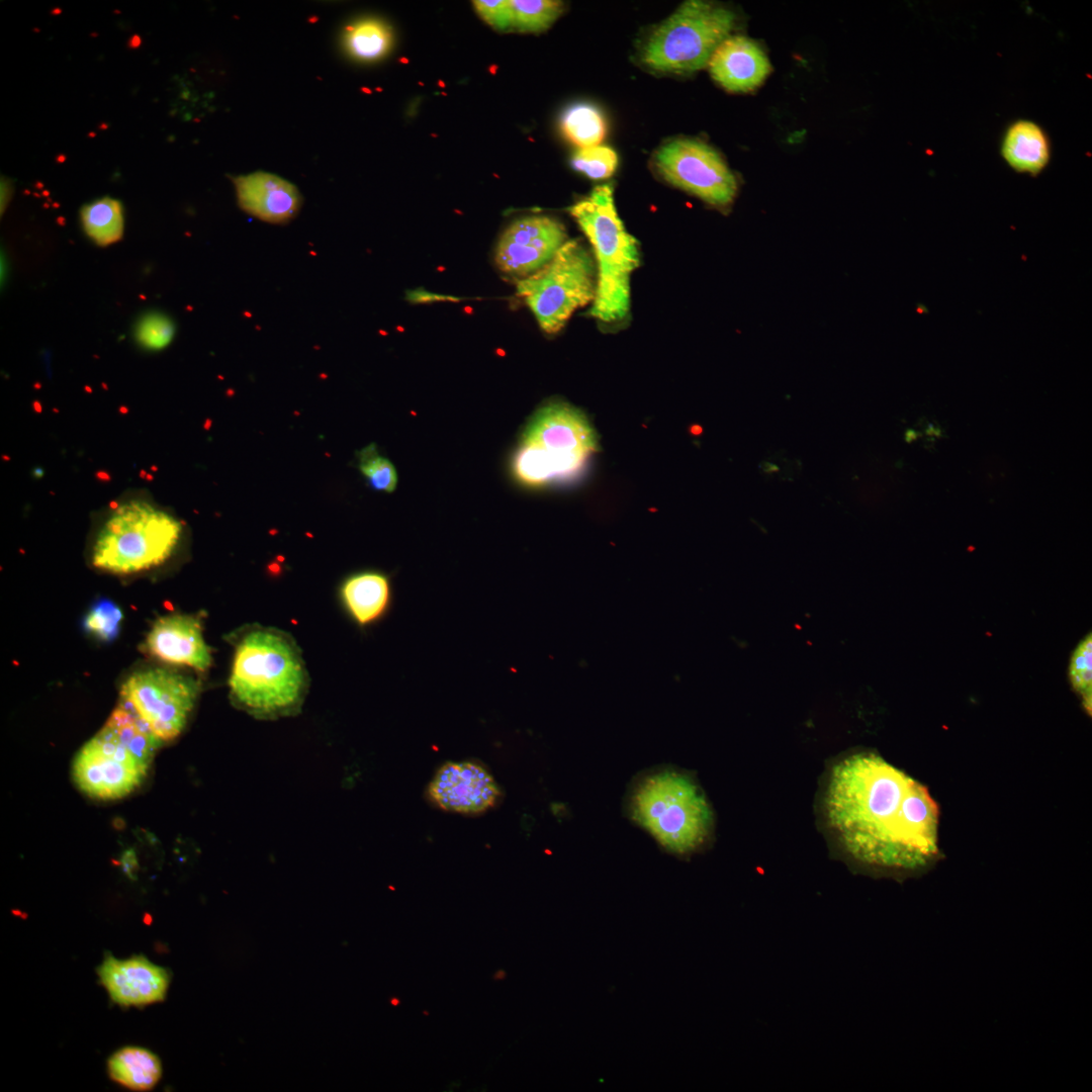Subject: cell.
<instances>
[{
	"label": "cell",
	"instance_id": "5",
	"mask_svg": "<svg viewBox=\"0 0 1092 1092\" xmlns=\"http://www.w3.org/2000/svg\"><path fill=\"white\" fill-rule=\"evenodd\" d=\"M598 451V437L586 416L573 405L552 401L528 423L513 458V471L526 485L567 481L577 476Z\"/></svg>",
	"mask_w": 1092,
	"mask_h": 1092
},
{
	"label": "cell",
	"instance_id": "13",
	"mask_svg": "<svg viewBox=\"0 0 1092 1092\" xmlns=\"http://www.w3.org/2000/svg\"><path fill=\"white\" fill-rule=\"evenodd\" d=\"M97 974L110 999L122 1007H141L164 1000L170 983L166 969L142 956L121 960L108 954Z\"/></svg>",
	"mask_w": 1092,
	"mask_h": 1092
},
{
	"label": "cell",
	"instance_id": "3",
	"mask_svg": "<svg viewBox=\"0 0 1092 1092\" xmlns=\"http://www.w3.org/2000/svg\"><path fill=\"white\" fill-rule=\"evenodd\" d=\"M569 212L588 239L597 261V290L590 315L612 324L630 309V276L639 266L638 243L625 229L614 203L613 186H596Z\"/></svg>",
	"mask_w": 1092,
	"mask_h": 1092
},
{
	"label": "cell",
	"instance_id": "27",
	"mask_svg": "<svg viewBox=\"0 0 1092 1092\" xmlns=\"http://www.w3.org/2000/svg\"><path fill=\"white\" fill-rule=\"evenodd\" d=\"M572 167L595 180L612 176L618 165L616 152L605 146L578 149L571 159Z\"/></svg>",
	"mask_w": 1092,
	"mask_h": 1092
},
{
	"label": "cell",
	"instance_id": "10",
	"mask_svg": "<svg viewBox=\"0 0 1092 1092\" xmlns=\"http://www.w3.org/2000/svg\"><path fill=\"white\" fill-rule=\"evenodd\" d=\"M659 174L670 184L714 206H727L737 192V182L721 156L695 140L677 139L664 144L654 156Z\"/></svg>",
	"mask_w": 1092,
	"mask_h": 1092
},
{
	"label": "cell",
	"instance_id": "9",
	"mask_svg": "<svg viewBox=\"0 0 1092 1092\" xmlns=\"http://www.w3.org/2000/svg\"><path fill=\"white\" fill-rule=\"evenodd\" d=\"M193 678L165 668L134 672L121 687L119 705L136 714L160 740L184 728L198 696Z\"/></svg>",
	"mask_w": 1092,
	"mask_h": 1092
},
{
	"label": "cell",
	"instance_id": "26",
	"mask_svg": "<svg viewBox=\"0 0 1092 1092\" xmlns=\"http://www.w3.org/2000/svg\"><path fill=\"white\" fill-rule=\"evenodd\" d=\"M1069 675L1075 691L1082 696L1089 715L1092 711V637L1088 634L1074 650Z\"/></svg>",
	"mask_w": 1092,
	"mask_h": 1092
},
{
	"label": "cell",
	"instance_id": "32",
	"mask_svg": "<svg viewBox=\"0 0 1092 1092\" xmlns=\"http://www.w3.org/2000/svg\"><path fill=\"white\" fill-rule=\"evenodd\" d=\"M761 467H762L761 469L766 473H772V472H776V471L779 470L778 466H776L775 464H772L770 462H767V461H763L761 463Z\"/></svg>",
	"mask_w": 1092,
	"mask_h": 1092
},
{
	"label": "cell",
	"instance_id": "7",
	"mask_svg": "<svg viewBox=\"0 0 1092 1092\" xmlns=\"http://www.w3.org/2000/svg\"><path fill=\"white\" fill-rule=\"evenodd\" d=\"M734 24V13L723 6L686 1L651 33L642 61L656 71L694 73L708 66Z\"/></svg>",
	"mask_w": 1092,
	"mask_h": 1092
},
{
	"label": "cell",
	"instance_id": "17",
	"mask_svg": "<svg viewBox=\"0 0 1092 1092\" xmlns=\"http://www.w3.org/2000/svg\"><path fill=\"white\" fill-rule=\"evenodd\" d=\"M74 774L84 792L101 799L119 798L130 793L145 775L140 768L116 759L114 753L101 752L90 741L78 754Z\"/></svg>",
	"mask_w": 1092,
	"mask_h": 1092
},
{
	"label": "cell",
	"instance_id": "1",
	"mask_svg": "<svg viewBox=\"0 0 1092 1092\" xmlns=\"http://www.w3.org/2000/svg\"><path fill=\"white\" fill-rule=\"evenodd\" d=\"M825 805L843 847L866 866L916 872L938 855L936 802L877 754L856 753L836 764Z\"/></svg>",
	"mask_w": 1092,
	"mask_h": 1092
},
{
	"label": "cell",
	"instance_id": "25",
	"mask_svg": "<svg viewBox=\"0 0 1092 1092\" xmlns=\"http://www.w3.org/2000/svg\"><path fill=\"white\" fill-rule=\"evenodd\" d=\"M358 466L368 483L378 491L392 492L397 484L393 464L380 455L374 444L363 448L358 454Z\"/></svg>",
	"mask_w": 1092,
	"mask_h": 1092
},
{
	"label": "cell",
	"instance_id": "22",
	"mask_svg": "<svg viewBox=\"0 0 1092 1092\" xmlns=\"http://www.w3.org/2000/svg\"><path fill=\"white\" fill-rule=\"evenodd\" d=\"M560 127L565 138L579 149L600 146L607 131L602 111L588 103L568 107L561 116Z\"/></svg>",
	"mask_w": 1092,
	"mask_h": 1092
},
{
	"label": "cell",
	"instance_id": "18",
	"mask_svg": "<svg viewBox=\"0 0 1092 1092\" xmlns=\"http://www.w3.org/2000/svg\"><path fill=\"white\" fill-rule=\"evenodd\" d=\"M341 594L348 613L361 627L371 625L384 616L391 601L388 577L372 570L349 576Z\"/></svg>",
	"mask_w": 1092,
	"mask_h": 1092
},
{
	"label": "cell",
	"instance_id": "4",
	"mask_svg": "<svg viewBox=\"0 0 1092 1092\" xmlns=\"http://www.w3.org/2000/svg\"><path fill=\"white\" fill-rule=\"evenodd\" d=\"M182 524L153 500H119L103 520L92 546L94 567L113 574L139 573L160 566L175 552Z\"/></svg>",
	"mask_w": 1092,
	"mask_h": 1092
},
{
	"label": "cell",
	"instance_id": "19",
	"mask_svg": "<svg viewBox=\"0 0 1092 1092\" xmlns=\"http://www.w3.org/2000/svg\"><path fill=\"white\" fill-rule=\"evenodd\" d=\"M1050 143L1043 129L1028 119L1010 124L1001 143V155L1018 173L1035 176L1050 161Z\"/></svg>",
	"mask_w": 1092,
	"mask_h": 1092
},
{
	"label": "cell",
	"instance_id": "24",
	"mask_svg": "<svg viewBox=\"0 0 1092 1092\" xmlns=\"http://www.w3.org/2000/svg\"><path fill=\"white\" fill-rule=\"evenodd\" d=\"M510 30L541 31L561 14L563 3L552 0H509Z\"/></svg>",
	"mask_w": 1092,
	"mask_h": 1092
},
{
	"label": "cell",
	"instance_id": "12",
	"mask_svg": "<svg viewBox=\"0 0 1092 1092\" xmlns=\"http://www.w3.org/2000/svg\"><path fill=\"white\" fill-rule=\"evenodd\" d=\"M499 796L493 777L482 765L470 761L443 764L428 787V797L435 805L465 815L488 810Z\"/></svg>",
	"mask_w": 1092,
	"mask_h": 1092
},
{
	"label": "cell",
	"instance_id": "33",
	"mask_svg": "<svg viewBox=\"0 0 1092 1092\" xmlns=\"http://www.w3.org/2000/svg\"><path fill=\"white\" fill-rule=\"evenodd\" d=\"M916 438H917V435H916V433H915V432H914L913 430L909 429V430H907V431H906V433H905V439H906V441H907L908 443H911V442H912V441H914V440H915Z\"/></svg>",
	"mask_w": 1092,
	"mask_h": 1092
},
{
	"label": "cell",
	"instance_id": "11",
	"mask_svg": "<svg viewBox=\"0 0 1092 1092\" xmlns=\"http://www.w3.org/2000/svg\"><path fill=\"white\" fill-rule=\"evenodd\" d=\"M566 239L565 228L557 219L546 215L526 216L503 233L494 261L503 273L525 278L547 264Z\"/></svg>",
	"mask_w": 1092,
	"mask_h": 1092
},
{
	"label": "cell",
	"instance_id": "20",
	"mask_svg": "<svg viewBox=\"0 0 1092 1092\" xmlns=\"http://www.w3.org/2000/svg\"><path fill=\"white\" fill-rule=\"evenodd\" d=\"M107 1067L112 1080L131 1090H150L162 1076L159 1058L139 1046L118 1050L109 1058Z\"/></svg>",
	"mask_w": 1092,
	"mask_h": 1092
},
{
	"label": "cell",
	"instance_id": "23",
	"mask_svg": "<svg viewBox=\"0 0 1092 1092\" xmlns=\"http://www.w3.org/2000/svg\"><path fill=\"white\" fill-rule=\"evenodd\" d=\"M347 53L356 60L374 61L391 46L390 29L376 19H364L348 26L344 35Z\"/></svg>",
	"mask_w": 1092,
	"mask_h": 1092
},
{
	"label": "cell",
	"instance_id": "14",
	"mask_svg": "<svg viewBox=\"0 0 1092 1092\" xmlns=\"http://www.w3.org/2000/svg\"><path fill=\"white\" fill-rule=\"evenodd\" d=\"M145 648L149 654L164 662L200 671L206 670L211 664L200 622L189 615L159 618L146 638Z\"/></svg>",
	"mask_w": 1092,
	"mask_h": 1092
},
{
	"label": "cell",
	"instance_id": "8",
	"mask_svg": "<svg viewBox=\"0 0 1092 1092\" xmlns=\"http://www.w3.org/2000/svg\"><path fill=\"white\" fill-rule=\"evenodd\" d=\"M596 290L595 260L578 240L566 241L547 264L517 283V294L547 334L559 332L577 308L594 301Z\"/></svg>",
	"mask_w": 1092,
	"mask_h": 1092
},
{
	"label": "cell",
	"instance_id": "21",
	"mask_svg": "<svg viewBox=\"0 0 1092 1092\" xmlns=\"http://www.w3.org/2000/svg\"><path fill=\"white\" fill-rule=\"evenodd\" d=\"M80 219L85 234L98 246L116 243L123 235V207L117 199L102 197L85 204Z\"/></svg>",
	"mask_w": 1092,
	"mask_h": 1092
},
{
	"label": "cell",
	"instance_id": "29",
	"mask_svg": "<svg viewBox=\"0 0 1092 1092\" xmlns=\"http://www.w3.org/2000/svg\"><path fill=\"white\" fill-rule=\"evenodd\" d=\"M174 334V323L167 315L158 312L144 315L134 330L136 342L152 351L166 348L172 342Z\"/></svg>",
	"mask_w": 1092,
	"mask_h": 1092
},
{
	"label": "cell",
	"instance_id": "16",
	"mask_svg": "<svg viewBox=\"0 0 1092 1092\" xmlns=\"http://www.w3.org/2000/svg\"><path fill=\"white\" fill-rule=\"evenodd\" d=\"M708 66L713 79L731 92L753 90L770 72V64L761 48L741 35L724 39L715 50Z\"/></svg>",
	"mask_w": 1092,
	"mask_h": 1092
},
{
	"label": "cell",
	"instance_id": "28",
	"mask_svg": "<svg viewBox=\"0 0 1092 1092\" xmlns=\"http://www.w3.org/2000/svg\"><path fill=\"white\" fill-rule=\"evenodd\" d=\"M122 618V611L115 603L100 600L86 614L83 627L95 638L110 641L117 636Z\"/></svg>",
	"mask_w": 1092,
	"mask_h": 1092
},
{
	"label": "cell",
	"instance_id": "2",
	"mask_svg": "<svg viewBox=\"0 0 1092 1092\" xmlns=\"http://www.w3.org/2000/svg\"><path fill=\"white\" fill-rule=\"evenodd\" d=\"M307 687L301 655L288 635L272 628L248 630L236 647L230 677L233 699L255 716L294 712Z\"/></svg>",
	"mask_w": 1092,
	"mask_h": 1092
},
{
	"label": "cell",
	"instance_id": "6",
	"mask_svg": "<svg viewBox=\"0 0 1092 1092\" xmlns=\"http://www.w3.org/2000/svg\"><path fill=\"white\" fill-rule=\"evenodd\" d=\"M634 820L666 850L688 854L704 843L712 812L698 786L687 776L664 770L645 778L631 798Z\"/></svg>",
	"mask_w": 1092,
	"mask_h": 1092
},
{
	"label": "cell",
	"instance_id": "15",
	"mask_svg": "<svg viewBox=\"0 0 1092 1092\" xmlns=\"http://www.w3.org/2000/svg\"><path fill=\"white\" fill-rule=\"evenodd\" d=\"M234 184L240 207L266 222H287L300 208L297 188L277 175L255 172L234 178Z\"/></svg>",
	"mask_w": 1092,
	"mask_h": 1092
},
{
	"label": "cell",
	"instance_id": "30",
	"mask_svg": "<svg viewBox=\"0 0 1092 1092\" xmlns=\"http://www.w3.org/2000/svg\"><path fill=\"white\" fill-rule=\"evenodd\" d=\"M473 4L477 13L492 27L510 30L509 0H478Z\"/></svg>",
	"mask_w": 1092,
	"mask_h": 1092
},
{
	"label": "cell",
	"instance_id": "31",
	"mask_svg": "<svg viewBox=\"0 0 1092 1092\" xmlns=\"http://www.w3.org/2000/svg\"><path fill=\"white\" fill-rule=\"evenodd\" d=\"M121 866L125 875L133 879L139 869L138 859L133 850H125L121 855Z\"/></svg>",
	"mask_w": 1092,
	"mask_h": 1092
}]
</instances>
